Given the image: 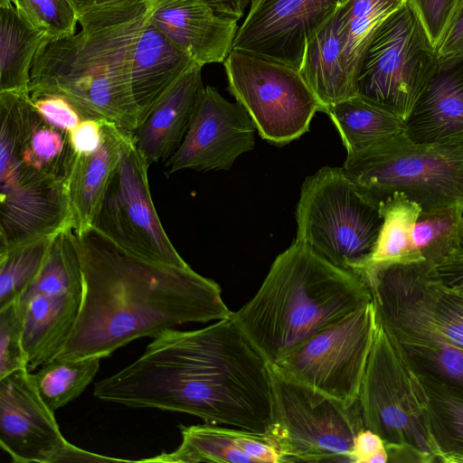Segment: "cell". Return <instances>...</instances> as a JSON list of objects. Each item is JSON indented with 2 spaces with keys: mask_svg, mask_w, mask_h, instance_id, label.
I'll use <instances>...</instances> for the list:
<instances>
[{
  "mask_svg": "<svg viewBox=\"0 0 463 463\" xmlns=\"http://www.w3.org/2000/svg\"><path fill=\"white\" fill-rule=\"evenodd\" d=\"M419 260L365 270L376 317L399 341L444 343L463 349V294L439 283Z\"/></svg>",
  "mask_w": 463,
  "mask_h": 463,
  "instance_id": "ba28073f",
  "label": "cell"
},
{
  "mask_svg": "<svg viewBox=\"0 0 463 463\" xmlns=\"http://www.w3.org/2000/svg\"><path fill=\"white\" fill-rule=\"evenodd\" d=\"M376 327L372 299L309 337L273 365L351 407L357 402Z\"/></svg>",
  "mask_w": 463,
  "mask_h": 463,
  "instance_id": "4fadbf2b",
  "label": "cell"
},
{
  "mask_svg": "<svg viewBox=\"0 0 463 463\" xmlns=\"http://www.w3.org/2000/svg\"><path fill=\"white\" fill-rule=\"evenodd\" d=\"M342 170L378 206L395 193L421 212L463 205V144H417L402 132L347 154Z\"/></svg>",
  "mask_w": 463,
  "mask_h": 463,
  "instance_id": "8992f818",
  "label": "cell"
},
{
  "mask_svg": "<svg viewBox=\"0 0 463 463\" xmlns=\"http://www.w3.org/2000/svg\"><path fill=\"white\" fill-rule=\"evenodd\" d=\"M180 446L172 452H163L138 462L157 463H281L275 439L269 433L217 424L179 426Z\"/></svg>",
  "mask_w": 463,
  "mask_h": 463,
  "instance_id": "ffe728a7",
  "label": "cell"
},
{
  "mask_svg": "<svg viewBox=\"0 0 463 463\" xmlns=\"http://www.w3.org/2000/svg\"><path fill=\"white\" fill-rule=\"evenodd\" d=\"M420 377L428 395L431 432L439 462L463 463V394Z\"/></svg>",
  "mask_w": 463,
  "mask_h": 463,
  "instance_id": "f1b7e54d",
  "label": "cell"
},
{
  "mask_svg": "<svg viewBox=\"0 0 463 463\" xmlns=\"http://www.w3.org/2000/svg\"><path fill=\"white\" fill-rule=\"evenodd\" d=\"M337 128L347 154L357 152L404 131L403 121L359 95L325 110Z\"/></svg>",
  "mask_w": 463,
  "mask_h": 463,
  "instance_id": "484cf974",
  "label": "cell"
},
{
  "mask_svg": "<svg viewBox=\"0 0 463 463\" xmlns=\"http://www.w3.org/2000/svg\"><path fill=\"white\" fill-rule=\"evenodd\" d=\"M255 125L239 103L204 87L188 131L165 161V175L183 170H229L235 160L254 146Z\"/></svg>",
  "mask_w": 463,
  "mask_h": 463,
  "instance_id": "2e32d148",
  "label": "cell"
},
{
  "mask_svg": "<svg viewBox=\"0 0 463 463\" xmlns=\"http://www.w3.org/2000/svg\"><path fill=\"white\" fill-rule=\"evenodd\" d=\"M437 54L439 61L463 58V0Z\"/></svg>",
  "mask_w": 463,
  "mask_h": 463,
  "instance_id": "74e56055",
  "label": "cell"
},
{
  "mask_svg": "<svg viewBox=\"0 0 463 463\" xmlns=\"http://www.w3.org/2000/svg\"><path fill=\"white\" fill-rule=\"evenodd\" d=\"M412 255L433 266L463 252V205L420 212L412 232Z\"/></svg>",
  "mask_w": 463,
  "mask_h": 463,
  "instance_id": "4316f807",
  "label": "cell"
},
{
  "mask_svg": "<svg viewBox=\"0 0 463 463\" xmlns=\"http://www.w3.org/2000/svg\"><path fill=\"white\" fill-rule=\"evenodd\" d=\"M147 165L127 130L120 159L109 183L93 226L127 252L140 259L189 266L169 240L150 194Z\"/></svg>",
  "mask_w": 463,
  "mask_h": 463,
  "instance_id": "5bb4252c",
  "label": "cell"
},
{
  "mask_svg": "<svg viewBox=\"0 0 463 463\" xmlns=\"http://www.w3.org/2000/svg\"><path fill=\"white\" fill-rule=\"evenodd\" d=\"M99 357L58 359L43 364L32 373L46 406L53 412L79 397L97 374Z\"/></svg>",
  "mask_w": 463,
  "mask_h": 463,
  "instance_id": "f546056e",
  "label": "cell"
},
{
  "mask_svg": "<svg viewBox=\"0 0 463 463\" xmlns=\"http://www.w3.org/2000/svg\"><path fill=\"white\" fill-rule=\"evenodd\" d=\"M46 36L14 5L0 6V91L30 92L32 65Z\"/></svg>",
  "mask_w": 463,
  "mask_h": 463,
  "instance_id": "d4e9b609",
  "label": "cell"
},
{
  "mask_svg": "<svg viewBox=\"0 0 463 463\" xmlns=\"http://www.w3.org/2000/svg\"><path fill=\"white\" fill-rule=\"evenodd\" d=\"M385 451L387 450L383 439L373 430L364 428L355 436L352 462L373 463L375 457Z\"/></svg>",
  "mask_w": 463,
  "mask_h": 463,
  "instance_id": "f35d334b",
  "label": "cell"
},
{
  "mask_svg": "<svg viewBox=\"0 0 463 463\" xmlns=\"http://www.w3.org/2000/svg\"><path fill=\"white\" fill-rule=\"evenodd\" d=\"M195 63L147 17L136 43L131 68L132 90L139 123L172 85Z\"/></svg>",
  "mask_w": 463,
  "mask_h": 463,
  "instance_id": "7402d4cb",
  "label": "cell"
},
{
  "mask_svg": "<svg viewBox=\"0 0 463 463\" xmlns=\"http://www.w3.org/2000/svg\"><path fill=\"white\" fill-rule=\"evenodd\" d=\"M0 445L16 463L115 460L67 441L28 369L14 371L0 379Z\"/></svg>",
  "mask_w": 463,
  "mask_h": 463,
  "instance_id": "9a60e30c",
  "label": "cell"
},
{
  "mask_svg": "<svg viewBox=\"0 0 463 463\" xmlns=\"http://www.w3.org/2000/svg\"><path fill=\"white\" fill-rule=\"evenodd\" d=\"M15 8L50 38L76 33L78 18L68 0H14Z\"/></svg>",
  "mask_w": 463,
  "mask_h": 463,
  "instance_id": "d6a6232c",
  "label": "cell"
},
{
  "mask_svg": "<svg viewBox=\"0 0 463 463\" xmlns=\"http://www.w3.org/2000/svg\"><path fill=\"white\" fill-rule=\"evenodd\" d=\"M275 439L285 462H352L356 434L364 429L358 402H341L291 378L269 364Z\"/></svg>",
  "mask_w": 463,
  "mask_h": 463,
  "instance_id": "9c48e42d",
  "label": "cell"
},
{
  "mask_svg": "<svg viewBox=\"0 0 463 463\" xmlns=\"http://www.w3.org/2000/svg\"><path fill=\"white\" fill-rule=\"evenodd\" d=\"M202 68L195 63L185 71L133 131L148 165L169 159L184 138L204 89Z\"/></svg>",
  "mask_w": 463,
  "mask_h": 463,
  "instance_id": "44dd1931",
  "label": "cell"
},
{
  "mask_svg": "<svg viewBox=\"0 0 463 463\" xmlns=\"http://www.w3.org/2000/svg\"><path fill=\"white\" fill-rule=\"evenodd\" d=\"M357 402L364 427L384 441L388 461L439 462L422 380L378 318Z\"/></svg>",
  "mask_w": 463,
  "mask_h": 463,
  "instance_id": "5b68a950",
  "label": "cell"
},
{
  "mask_svg": "<svg viewBox=\"0 0 463 463\" xmlns=\"http://www.w3.org/2000/svg\"><path fill=\"white\" fill-rule=\"evenodd\" d=\"M55 234L0 251V308L16 301L36 278Z\"/></svg>",
  "mask_w": 463,
  "mask_h": 463,
  "instance_id": "4dcf8cb0",
  "label": "cell"
},
{
  "mask_svg": "<svg viewBox=\"0 0 463 463\" xmlns=\"http://www.w3.org/2000/svg\"><path fill=\"white\" fill-rule=\"evenodd\" d=\"M83 297L58 359L104 358L140 337L232 317L221 287L190 266L136 257L94 228L74 232Z\"/></svg>",
  "mask_w": 463,
  "mask_h": 463,
  "instance_id": "7a4b0ae2",
  "label": "cell"
},
{
  "mask_svg": "<svg viewBox=\"0 0 463 463\" xmlns=\"http://www.w3.org/2000/svg\"><path fill=\"white\" fill-rule=\"evenodd\" d=\"M148 20L202 66L223 62L239 29L205 0H149Z\"/></svg>",
  "mask_w": 463,
  "mask_h": 463,
  "instance_id": "ac0fdd59",
  "label": "cell"
},
{
  "mask_svg": "<svg viewBox=\"0 0 463 463\" xmlns=\"http://www.w3.org/2000/svg\"><path fill=\"white\" fill-rule=\"evenodd\" d=\"M399 342L420 376L463 394V349L444 343Z\"/></svg>",
  "mask_w": 463,
  "mask_h": 463,
  "instance_id": "1f68e13d",
  "label": "cell"
},
{
  "mask_svg": "<svg viewBox=\"0 0 463 463\" xmlns=\"http://www.w3.org/2000/svg\"><path fill=\"white\" fill-rule=\"evenodd\" d=\"M228 89L260 136L286 145L305 134L323 107L299 70L232 50L223 61Z\"/></svg>",
  "mask_w": 463,
  "mask_h": 463,
  "instance_id": "8fae6325",
  "label": "cell"
},
{
  "mask_svg": "<svg viewBox=\"0 0 463 463\" xmlns=\"http://www.w3.org/2000/svg\"><path fill=\"white\" fill-rule=\"evenodd\" d=\"M148 12L149 0L99 5L78 17L80 33L46 36L32 65L30 94H59L83 119H107L133 132L139 118L132 60Z\"/></svg>",
  "mask_w": 463,
  "mask_h": 463,
  "instance_id": "3957f363",
  "label": "cell"
},
{
  "mask_svg": "<svg viewBox=\"0 0 463 463\" xmlns=\"http://www.w3.org/2000/svg\"><path fill=\"white\" fill-rule=\"evenodd\" d=\"M403 132L417 144H463V58L439 61L404 120Z\"/></svg>",
  "mask_w": 463,
  "mask_h": 463,
  "instance_id": "d6986e66",
  "label": "cell"
},
{
  "mask_svg": "<svg viewBox=\"0 0 463 463\" xmlns=\"http://www.w3.org/2000/svg\"><path fill=\"white\" fill-rule=\"evenodd\" d=\"M93 394L254 432L269 433L272 424L269 363L232 317L195 330L163 332L133 363L96 382Z\"/></svg>",
  "mask_w": 463,
  "mask_h": 463,
  "instance_id": "6da1fadb",
  "label": "cell"
},
{
  "mask_svg": "<svg viewBox=\"0 0 463 463\" xmlns=\"http://www.w3.org/2000/svg\"><path fill=\"white\" fill-rule=\"evenodd\" d=\"M70 142L76 155H87L96 151L102 140L99 119H82L69 132Z\"/></svg>",
  "mask_w": 463,
  "mask_h": 463,
  "instance_id": "8d00e7d4",
  "label": "cell"
},
{
  "mask_svg": "<svg viewBox=\"0 0 463 463\" xmlns=\"http://www.w3.org/2000/svg\"><path fill=\"white\" fill-rule=\"evenodd\" d=\"M431 274L446 288L463 294V252L432 265Z\"/></svg>",
  "mask_w": 463,
  "mask_h": 463,
  "instance_id": "ab89813d",
  "label": "cell"
},
{
  "mask_svg": "<svg viewBox=\"0 0 463 463\" xmlns=\"http://www.w3.org/2000/svg\"><path fill=\"white\" fill-rule=\"evenodd\" d=\"M379 207L383 222L365 270L392 262L416 260L411 239L420 207L400 193L389 196Z\"/></svg>",
  "mask_w": 463,
  "mask_h": 463,
  "instance_id": "83f0119b",
  "label": "cell"
},
{
  "mask_svg": "<svg viewBox=\"0 0 463 463\" xmlns=\"http://www.w3.org/2000/svg\"><path fill=\"white\" fill-rule=\"evenodd\" d=\"M436 51L452 24L462 0H407Z\"/></svg>",
  "mask_w": 463,
  "mask_h": 463,
  "instance_id": "e575fe53",
  "label": "cell"
},
{
  "mask_svg": "<svg viewBox=\"0 0 463 463\" xmlns=\"http://www.w3.org/2000/svg\"><path fill=\"white\" fill-rule=\"evenodd\" d=\"M24 322L16 301L0 308V379L28 369V358L23 345Z\"/></svg>",
  "mask_w": 463,
  "mask_h": 463,
  "instance_id": "836d02e7",
  "label": "cell"
},
{
  "mask_svg": "<svg viewBox=\"0 0 463 463\" xmlns=\"http://www.w3.org/2000/svg\"><path fill=\"white\" fill-rule=\"evenodd\" d=\"M217 13L239 21L252 0H205Z\"/></svg>",
  "mask_w": 463,
  "mask_h": 463,
  "instance_id": "60d3db41",
  "label": "cell"
},
{
  "mask_svg": "<svg viewBox=\"0 0 463 463\" xmlns=\"http://www.w3.org/2000/svg\"><path fill=\"white\" fill-rule=\"evenodd\" d=\"M102 140L99 148L76 155L68 181L72 228L82 232L93 226L103 196L120 159L125 129L112 121L99 119Z\"/></svg>",
  "mask_w": 463,
  "mask_h": 463,
  "instance_id": "603a6c76",
  "label": "cell"
},
{
  "mask_svg": "<svg viewBox=\"0 0 463 463\" xmlns=\"http://www.w3.org/2000/svg\"><path fill=\"white\" fill-rule=\"evenodd\" d=\"M77 18L86 11L108 4L120 2L123 0H68Z\"/></svg>",
  "mask_w": 463,
  "mask_h": 463,
  "instance_id": "b9f144b4",
  "label": "cell"
},
{
  "mask_svg": "<svg viewBox=\"0 0 463 463\" xmlns=\"http://www.w3.org/2000/svg\"><path fill=\"white\" fill-rule=\"evenodd\" d=\"M34 107L51 125L70 132L83 118L63 96L53 93L30 94Z\"/></svg>",
  "mask_w": 463,
  "mask_h": 463,
  "instance_id": "d590c367",
  "label": "cell"
},
{
  "mask_svg": "<svg viewBox=\"0 0 463 463\" xmlns=\"http://www.w3.org/2000/svg\"><path fill=\"white\" fill-rule=\"evenodd\" d=\"M296 220L297 241L332 264L363 277L383 216L342 167L325 166L306 178Z\"/></svg>",
  "mask_w": 463,
  "mask_h": 463,
  "instance_id": "52a82bcc",
  "label": "cell"
},
{
  "mask_svg": "<svg viewBox=\"0 0 463 463\" xmlns=\"http://www.w3.org/2000/svg\"><path fill=\"white\" fill-rule=\"evenodd\" d=\"M372 300L365 279L295 241L277 256L254 297L232 313L269 364Z\"/></svg>",
  "mask_w": 463,
  "mask_h": 463,
  "instance_id": "277c9868",
  "label": "cell"
},
{
  "mask_svg": "<svg viewBox=\"0 0 463 463\" xmlns=\"http://www.w3.org/2000/svg\"><path fill=\"white\" fill-rule=\"evenodd\" d=\"M14 0H0V6L14 5Z\"/></svg>",
  "mask_w": 463,
  "mask_h": 463,
  "instance_id": "7bdbcfd3",
  "label": "cell"
},
{
  "mask_svg": "<svg viewBox=\"0 0 463 463\" xmlns=\"http://www.w3.org/2000/svg\"><path fill=\"white\" fill-rule=\"evenodd\" d=\"M343 0H252L232 50L299 70L311 36Z\"/></svg>",
  "mask_w": 463,
  "mask_h": 463,
  "instance_id": "e0dca14e",
  "label": "cell"
},
{
  "mask_svg": "<svg viewBox=\"0 0 463 463\" xmlns=\"http://www.w3.org/2000/svg\"><path fill=\"white\" fill-rule=\"evenodd\" d=\"M439 63L438 54L406 3L380 26L361 62L357 95L403 123Z\"/></svg>",
  "mask_w": 463,
  "mask_h": 463,
  "instance_id": "30bf717a",
  "label": "cell"
},
{
  "mask_svg": "<svg viewBox=\"0 0 463 463\" xmlns=\"http://www.w3.org/2000/svg\"><path fill=\"white\" fill-rule=\"evenodd\" d=\"M407 0H343L330 14L345 76L357 95L364 55L383 23Z\"/></svg>",
  "mask_w": 463,
  "mask_h": 463,
  "instance_id": "cb8c5ba5",
  "label": "cell"
},
{
  "mask_svg": "<svg viewBox=\"0 0 463 463\" xmlns=\"http://www.w3.org/2000/svg\"><path fill=\"white\" fill-rule=\"evenodd\" d=\"M83 297V279L72 227L53 237L46 260L16 300L24 322L28 370L52 360L69 338Z\"/></svg>",
  "mask_w": 463,
  "mask_h": 463,
  "instance_id": "7c38bea8",
  "label": "cell"
}]
</instances>
